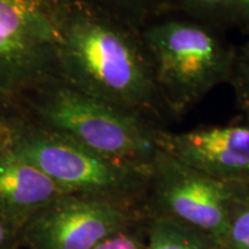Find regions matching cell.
Segmentation results:
<instances>
[{"instance_id":"16","label":"cell","mask_w":249,"mask_h":249,"mask_svg":"<svg viewBox=\"0 0 249 249\" xmlns=\"http://www.w3.org/2000/svg\"><path fill=\"white\" fill-rule=\"evenodd\" d=\"M21 121L0 114V155L13 149Z\"/></svg>"},{"instance_id":"15","label":"cell","mask_w":249,"mask_h":249,"mask_svg":"<svg viewBox=\"0 0 249 249\" xmlns=\"http://www.w3.org/2000/svg\"><path fill=\"white\" fill-rule=\"evenodd\" d=\"M130 227V225L124 227L121 231L110 235L93 249H145V241L132 231Z\"/></svg>"},{"instance_id":"10","label":"cell","mask_w":249,"mask_h":249,"mask_svg":"<svg viewBox=\"0 0 249 249\" xmlns=\"http://www.w3.org/2000/svg\"><path fill=\"white\" fill-rule=\"evenodd\" d=\"M213 244L203 233L171 218L157 216L149 225L145 249H213Z\"/></svg>"},{"instance_id":"13","label":"cell","mask_w":249,"mask_h":249,"mask_svg":"<svg viewBox=\"0 0 249 249\" xmlns=\"http://www.w3.org/2000/svg\"><path fill=\"white\" fill-rule=\"evenodd\" d=\"M223 246L229 249H249V197L247 195L240 198L232 211Z\"/></svg>"},{"instance_id":"3","label":"cell","mask_w":249,"mask_h":249,"mask_svg":"<svg viewBox=\"0 0 249 249\" xmlns=\"http://www.w3.org/2000/svg\"><path fill=\"white\" fill-rule=\"evenodd\" d=\"M217 29L164 15L140 30L167 113L181 116L222 83L230 82L235 51Z\"/></svg>"},{"instance_id":"11","label":"cell","mask_w":249,"mask_h":249,"mask_svg":"<svg viewBox=\"0 0 249 249\" xmlns=\"http://www.w3.org/2000/svg\"><path fill=\"white\" fill-rule=\"evenodd\" d=\"M234 0H165L164 15L174 13L219 29L232 24Z\"/></svg>"},{"instance_id":"4","label":"cell","mask_w":249,"mask_h":249,"mask_svg":"<svg viewBox=\"0 0 249 249\" xmlns=\"http://www.w3.org/2000/svg\"><path fill=\"white\" fill-rule=\"evenodd\" d=\"M66 0H0V114L21 120L29 99L64 82L59 60Z\"/></svg>"},{"instance_id":"14","label":"cell","mask_w":249,"mask_h":249,"mask_svg":"<svg viewBox=\"0 0 249 249\" xmlns=\"http://www.w3.org/2000/svg\"><path fill=\"white\" fill-rule=\"evenodd\" d=\"M239 108L249 118V44L241 52H235L231 79Z\"/></svg>"},{"instance_id":"6","label":"cell","mask_w":249,"mask_h":249,"mask_svg":"<svg viewBox=\"0 0 249 249\" xmlns=\"http://www.w3.org/2000/svg\"><path fill=\"white\" fill-rule=\"evenodd\" d=\"M149 188L158 216L185 224L218 246H223L235 204L246 195L242 183L214 179L161 149L152 161Z\"/></svg>"},{"instance_id":"2","label":"cell","mask_w":249,"mask_h":249,"mask_svg":"<svg viewBox=\"0 0 249 249\" xmlns=\"http://www.w3.org/2000/svg\"><path fill=\"white\" fill-rule=\"evenodd\" d=\"M21 120L66 136L110 160L143 169H151L160 150L157 124L90 97L65 82L33 96Z\"/></svg>"},{"instance_id":"7","label":"cell","mask_w":249,"mask_h":249,"mask_svg":"<svg viewBox=\"0 0 249 249\" xmlns=\"http://www.w3.org/2000/svg\"><path fill=\"white\" fill-rule=\"evenodd\" d=\"M132 222L130 204L64 194L23 226L21 245L28 249H93Z\"/></svg>"},{"instance_id":"5","label":"cell","mask_w":249,"mask_h":249,"mask_svg":"<svg viewBox=\"0 0 249 249\" xmlns=\"http://www.w3.org/2000/svg\"><path fill=\"white\" fill-rule=\"evenodd\" d=\"M12 150L38 167L66 194L132 204L149 188L151 169L110 160L66 136L23 120Z\"/></svg>"},{"instance_id":"8","label":"cell","mask_w":249,"mask_h":249,"mask_svg":"<svg viewBox=\"0 0 249 249\" xmlns=\"http://www.w3.org/2000/svg\"><path fill=\"white\" fill-rule=\"evenodd\" d=\"M160 149L187 166L230 183L249 180V123L182 133L160 128Z\"/></svg>"},{"instance_id":"19","label":"cell","mask_w":249,"mask_h":249,"mask_svg":"<svg viewBox=\"0 0 249 249\" xmlns=\"http://www.w3.org/2000/svg\"><path fill=\"white\" fill-rule=\"evenodd\" d=\"M242 185H244V187H245V191H246V195H247V197H249V180L247 182H245V183H242Z\"/></svg>"},{"instance_id":"12","label":"cell","mask_w":249,"mask_h":249,"mask_svg":"<svg viewBox=\"0 0 249 249\" xmlns=\"http://www.w3.org/2000/svg\"><path fill=\"white\" fill-rule=\"evenodd\" d=\"M135 29L163 17L165 0H91Z\"/></svg>"},{"instance_id":"18","label":"cell","mask_w":249,"mask_h":249,"mask_svg":"<svg viewBox=\"0 0 249 249\" xmlns=\"http://www.w3.org/2000/svg\"><path fill=\"white\" fill-rule=\"evenodd\" d=\"M232 24L249 35V0H234Z\"/></svg>"},{"instance_id":"9","label":"cell","mask_w":249,"mask_h":249,"mask_svg":"<svg viewBox=\"0 0 249 249\" xmlns=\"http://www.w3.org/2000/svg\"><path fill=\"white\" fill-rule=\"evenodd\" d=\"M64 194L44 172L13 150L0 155V213L21 230Z\"/></svg>"},{"instance_id":"1","label":"cell","mask_w":249,"mask_h":249,"mask_svg":"<svg viewBox=\"0 0 249 249\" xmlns=\"http://www.w3.org/2000/svg\"><path fill=\"white\" fill-rule=\"evenodd\" d=\"M73 89L157 124L167 113L140 30L91 0H66L59 45Z\"/></svg>"},{"instance_id":"20","label":"cell","mask_w":249,"mask_h":249,"mask_svg":"<svg viewBox=\"0 0 249 249\" xmlns=\"http://www.w3.org/2000/svg\"><path fill=\"white\" fill-rule=\"evenodd\" d=\"M18 249H28V248H26V247H24V246H22V245H20V247H18Z\"/></svg>"},{"instance_id":"17","label":"cell","mask_w":249,"mask_h":249,"mask_svg":"<svg viewBox=\"0 0 249 249\" xmlns=\"http://www.w3.org/2000/svg\"><path fill=\"white\" fill-rule=\"evenodd\" d=\"M21 245V229L0 213V249H18Z\"/></svg>"}]
</instances>
